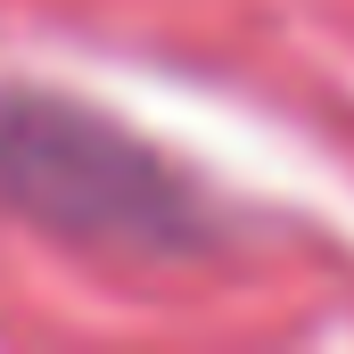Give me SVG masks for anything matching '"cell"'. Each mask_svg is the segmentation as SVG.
<instances>
[{"label":"cell","instance_id":"cell-1","mask_svg":"<svg viewBox=\"0 0 354 354\" xmlns=\"http://www.w3.org/2000/svg\"><path fill=\"white\" fill-rule=\"evenodd\" d=\"M0 214L99 256L214 248V206L165 149L41 83H0Z\"/></svg>","mask_w":354,"mask_h":354}]
</instances>
